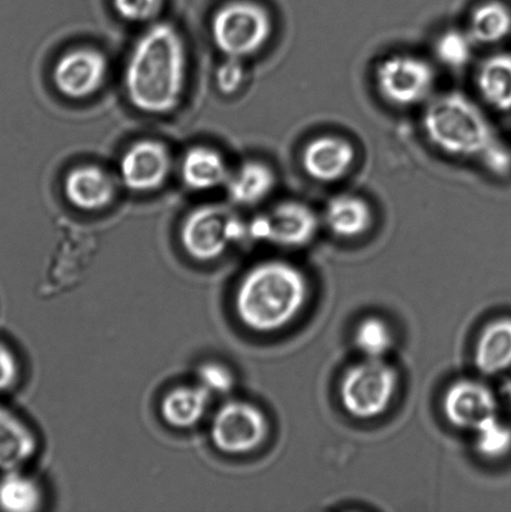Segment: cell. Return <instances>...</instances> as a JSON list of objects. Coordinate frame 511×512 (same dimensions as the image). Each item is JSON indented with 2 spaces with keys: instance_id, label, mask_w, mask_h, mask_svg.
<instances>
[{
  "instance_id": "1",
  "label": "cell",
  "mask_w": 511,
  "mask_h": 512,
  "mask_svg": "<svg viewBox=\"0 0 511 512\" xmlns=\"http://www.w3.org/2000/svg\"><path fill=\"white\" fill-rule=\"evenodd\" d=\"M188 50L179 30L155 23L140 35L123 73L125 95L138 112L168 115L179 108L188 82Z\"/></svg>"
},
{
  "instance_id": "2",
  "label": "cell",
  "mask_w": 511,
  "mask_h": 512,
  "mask_svg": "<svg viewBox=\"0 0 511 512\" xmlns=\"http://www.w3.org/2000/svg\"><path fill=\"white\" fill-rule=\"evenodd\" d=\"M309 298L302 270L284 260L253 266L240 280L234 309L240 323L255 333H274L297 318Z\"/></svg>"
},
{
  "instance_id": "3",
  "label": "cell",
  "mask_w": 511,
  "mask_h": 512,
  "mask_svg": "<svg viewBox=\"0 0 511 512\" xmlns=\"http://www.w3.org/2000/svg\"><path fill=\"white\" fill-rule=\"evenodd\" d=\"M429 142L454 158H478L495 143L487 115L462 93H447L430 100L423 115Z\"/></svg>"
},
{
  "instance_id": "4",
  "label": "cell",
  "mask_w": 511,
  "mask_h": 512,
  "mask_svg": "<svg viewBox=\"0 0 511 512\" xmlns=\"http://www.w3.org/2000/svg\"><path fill=\"white\" fill-rule=\"evenodd\" d=\"M269 10L253 0H230L210 19V38L224 57L247 59L262 52L272 39Z\"/></svg>"
},
{
  "instance_id": "5",
  "label": "cell",
  "mask_w": 511,
  "mask_h": 512,
  "mask_svg": "<svg viewBox=\"0 0 511 512\" xmlns=\"http://www.w3.org/2000/svg\"><path fill=\"white\" fill-rule=\"evenodd\" d=\"M248 235V225L223 205L207 204L190 210L179 230L180 245L190 258L208 263L228 252Z\"/></svg>"
},
{
  "instance_id": "6",
  "label": "cell",
  "mask_w": 511,
  "mask_h": 512,
  "mask_svg": "<svg viewBox=\"0 0 511 512\" xmlns=\"http://www.w3.org/2000/svg\"><path fill=\"white\" fill-rule=\"evenodd\" d=\"M399 385L398 371L384 359L364 358L345 371L339 398L349 415L359 420L379 418L392 405Z\"/></svg>"
},
{
  "instance_id": "7",
  "label": "cell",
  "mask_w": 511,
  "mask_h": 512,
  "mask_svg": "<svg viewBox=\"0 0 511 512\" xmlns=\"http://www.w3.org/2000/svg\"><path fill=\"white\" fill-rule=\"evenodd\" d=\"M210 440L225 455H245L258 450L269 436V420L257 405L229 400L210 423Z\"/></svg>"
},
{
  "instance_id": "8",
  "label": "cell",
  "mask_w": 511,
  "mask_h": 512,
  "mask_svg": "<svg viewBox=\"0 0 511 512\" xmlns=\"http://www.w3.org/2000/svg\"><path fill=\"white\" fill-rule=\"evenodd\" d=\"M375 85L380 95L395 107H414L430 98L435 72L427 60L410 54H394L375 69Z\"/></svg>"
},
{
  "instance_id": "9",
  "label": "cell",
  "mask_w": 511,
  "mask_h": 512,
  "mask_svg": "<svg viewBox=\"0 0 511 512\" xmlns=\"http://www.w3.org/2000/svg\"><path fill=\"white\" fill-rule=\"evenodd\" d=\"M318 229L319 218L312 208L287 200L253 219L248 225V237L280 247L299 248L312 242Z\"/></svg>"
},
{
  "instance_id": "10",
  "label": "cell",
  "mask_w": 511,
  "mask_h": 512,
  "mask_svg": "<svg viewBox=\"0 0 511 512\" xmlns=\"http://www.w3.org/2000/svg\"><path fill=\"white\" fill-rule=\"evenodd\" d=\"M173 158L167 145L154 139H142L125 149L118 163L119 182L129 192H157L168 182Z\"/></svg>"
},
{
  "instance_id": "11",
  "label": "cell",
  "mask_w": 511,
  "mask_h": 512,
  "mask_svg": "<svg viewBox=\"0 0 511 512\" xmlns=\"http://www.w3.org/2000/svg\"><path fill=\"white\" fill-rule=\"evenodd\" d=\"M108 73V59L100 50L80 47L60 55L54 64L52 78L60 95L84 100L103 88Z\"/></svg>"
},
{
  "instance_id": "12",
  "label": "cell",
  "mask_w": 511,
  "mask_h": 512,
  "mask_svg": "<svg viewBox=\"0 0 511 512\" xmlns=\"http://www.w3.org/2000/svg\"><path fill=\"white\" fill-rule=\"evenodd\" d=\"M442 408L445 419L455 428L475 431L498 415V400L482 381L460 379L445 390Z\"/></svg>"
},
{
  "instance_id": "13",
  "label": "cell",
  "mask_w": 511,
  "mask_h": 512,
  "mask_svg": "<svg viewBox=\"0 0 511 512\" xmlns=\"http://www.w3.org/2000/svg\"><path fill=\"white\" fill-rule=\"evenodd\" d=\"M357 158L348 139L337 135H322L305 144L302 168L310 179L318 183H335L347 177Z\"/></svg>"
},
{
  "instance_id": "14",
  "label": "cell",
  "mask_w": 511,
  "mask_h": 512,
  "mask_svg": "<svg viewBox=\"0 0 511 512\" xmlns=\"http://www.w3.org/2000/svg\"><path fill=\"white\" fill-rule=\"evenodd\" d=\"M63 190L68 203L85 213L107 209L117 197V184L103 168L80 165L65 175Z\"/></svg>"
},
{
  "instance_id": "15",
  "label": "cell",
  "mask_w": 511,
  "mask_h": 512,
  "mask_svg": "<svg viewBox=\"0 0 511 512\" xmlns=\"http://www.w3.org/2000/svg\"><path fill=\"white\" fill-rule=\"evenodd\" d=\"M232 170L217 149L197 145L187 150L180 162V178L189 190L207 193L225 187Z\"/></svg>"
},
{
  "instance_id": "16",
  "label": "cell",
  "mask_w": 511,
  "mask_h": 512,
  "mask_svg": "<svg viewBox=\"0 0 511 512\" xmlns=\"http://www.w3.org/2000/svg\"><path fill=\"white\" fill-rule=\"evenodd\" d=\"M38 440L17 415L0 405V471L20 470L37 454Z\"/></svg>"
},
{
  "instance_id": "17",
  "label": "cell",
  "mask_w": 511,
  "mask_h": 512,
  "mask_svg": "<svg viewBox=\"0 0 511 512\" xmlns=\"http://www.w3.org/2000/svg\"><path fill=\"white\" fill-rule=\"evenodd\" d=\"M277 177L268 164L247 160L229 175L225 189L228 198L240 207H255L274 192Z\"/></svg>"
},
{
  "instance_id": "18",
  "label": "cell",
  "mask_w": 511,
  "mask_h": 512,
  "mask_svg": "<svg viewBox=\"0 0 511 512\" xmlns=\"http://www.w3.org/2000/svg\"><path fill=\"white\" fill-rule=\"evenodd\" d=\"M210 398L212 395L199 384L177 386L160 400V416L174 429H192L207 414Z\"/></svg>"
},
{
  "instance_id": "19",
  "label": "cell",
  "mask_w": 511,
  "mask_h": 512,
  "mask_svg": "<svg viewBox=\"0 0 511 512\" xmlns=\"http://www.w3.org/2000/svg\"><path fill=\"white\" fill-rule=\"evenodd\" d=\"M474 365L480 374L493 376L511 368V318L490 321L474 346Z\"/></svg>"
},
{
  "instance_id": "20",
  "label": "cell",
  "mask_w": 511,
  "mask_h": 512,
  "mask_svg": "<svg viewBox=\"0 0 511 512\" xmlns=\"http://www.w3.org/2000/svg\"><path fill=\"white\" fill-rule=\"evenodd\" d=\"M324 223L339 238L362 237L372 228L373 210L367 200L357 195H335L325 207Z\"/></svg>"
},
{
  "instance_id": "21",
  "label": "cell",
  "mask_w": 511,
  "mask_h": 512,
  "mask_svg": "<svg viewBox=\"0 0 511 512\" xmlns=\"http://www.w3.org/2000/svg\"><path fill=\"white\" fill-rule=\"evenodd\" d=\"M480 97L498 112H511V53H495L480 63L475 75Z\"/></svg>"
},
{
  "instance_id": "22",
  "label": "cell",
  "mask_w": 511,
  "mask_h": 512,
  "mask_svg": "<svg viewBox=\"0 0 511 512\" xmlns=\"http://www.w3.org/2000/svg\"><path fill=\"white\" fill-rule=\"evenodd\" d=\"M467 30L477 45L502 43L511 34V10L499 0L479 4L470 15Z\"/></svg>"
},
{
  "instance_id": "23",
  "label": "cell",
  "mask_w": 511,
  "mask_h": 512,
  "mask_svg": "<svg viewBox=\"0 0 511 512\" xmlns=\"http://www.w3.org/2000/svg\"><path fill=\"white\" fill-rule=\"evenodd\" d=\"M43 493L37 481L20 473L8 471L0 479V510L34 512L42 508Z\"/></svg>"
},
{
  "instance_id": "24",
  "label": "cell",
  "mask_w": 511,
  "mask_h": 512,
  "mask_svg": "<svg viewBox=\"0 0 511 512\" xmlns=\"http://www.w3.org/2000/svg\"><path fill=\"white\" fill-rule=\"evenodd\" d=\"M354 344L364 358L384 359L393 348L394 334L387 321L368 316L355 328Z\"/></svg>"
},
{
  "instance_id": "25",
  "label": "cell",
  "mask_w": 511,
  "mask_h": 512,
  "mask_svg": "<svg viewBox=\"0 0 511 512\" xmlns=\"http://www.w3.org/2000/svg\"><path fill=\"white\" fill-rule=\"evenodd\" d=\"M475 449L485 459L498 460L511 451V426L498 415L488 419L474 431Z\"/></svg>"
},
{
  "instance_id": "26",
  "label": "cell",
  "mask_w": 511,
  "mask_h": 512,
  "mask_svg": "<svg viewBox=\"0 0 511 512\" xmlns=\"http://www.w3.org/2000/svg\"><path fill=\"white\" fill-rule=\"evenodd\" d=\"M475 45L477 43L468 30L450 29L440 35L435 43V54L440 63L460 69L472 62Z\"/></svg>"
},
{
  "instance_id": "27",
  "label": "cell",
  "mask_w": 511,
  "mask_h": 512,
  "mask_svg": "<svg viewBox=\"0 0 511 512\" xmlns=\"http://www.w3.org/2000/svg\"><path fill=\"white\" fill-rule=\"evenodd\" d=\"M198 384L203 386L210 395H225L233 390L235 378L233 371L215 361H208L199 366L197 371Z\"/></svg>"
},
{
  "instance_id": "28",
  "label": "cell",
  "mask_w": 511,
  "mask_h": 512,
  "mask_svg": "<svg viewBox=\"0 0 511 512\" xmlns=\"http://www.w3.org/2000/svg\"><path fill=\"white\" fill-rule=\"evenodd\" d=\"M164 0H113L120 18L128 23H150L162 13Z\"/></svg>"
},
{
  "instance_id": "29",
  "label": "cell",
  "mask_w": 511,
  "mask_h": 512,
  "mask_svg": "<svg viewBox=\"0 0 511 512\" xmlns=\"http://www.w3.org/2000/svg\"><path fill=\"white\" fill-rule=\"evenodd\" d=\"M244 80L245 68L242 59L225 57L215 72V84L224 95L237 94L243 87Z\"/></svg>"
},
{
  "instance_id": "30",
  "label": "cell",
  "mask_w": 511,
  "mask_h": 512,
  "mask_svg": "<svg viewBox=\"0 0 511 512\" xmlns=\"http://www.w3.org/2000/svg\"><path fill=\"white\" fill-rule=\"evenodd\" d=\"M20 378V365L14 351L0 340V394L15 388Z\"/></svg>"
}]
</instances>
